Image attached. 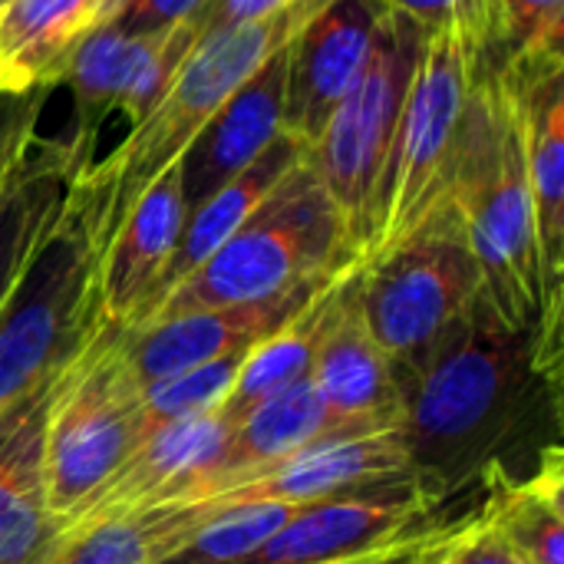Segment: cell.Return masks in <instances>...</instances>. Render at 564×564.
Here are the masks:
<instances>
[{
    "label": "cell",
    "instance_id": "cell-1",
    "mask_svg": "<svg viewBox=\"0 0 564 564\" xmlns=\"http://www.w3.org/2000/svg\"><path fill=\"white\" fill-rule=\"evenodd\" d=\"M410 476L446 506L473 479H506V449L542 403L558 406L562 380L542 373L535 334L512 327L482 291L430 350L393 373Z\"/></svg>",
    "mask_w": 564,
    "mask_h": 564
},
{
    "label": "cell",
    "instance_id": "cell-2",
    "mask_svg": "<svg viewBox=\"0 0 564 564\" xmlns=\"http://www.w3.org/2000/svg\"><path fill=\"white\" fill-rule=\"evenodd\" d=\"M473 245L496 311L519 330L539 327L542 278L519 116L499 66L486 56L469 96L463 145L446 195Z\"/></svg>",
    "mask_w": 564,
    "mask_h": 564
},
{
    "label": "cell",
    "instance_id": "cell-3",
    "mask_svg": "<svg viewBox=\"0 0 564 564\" xmlns=\"http://www.w3.org/2000/svg\"><path fill=\"white\" fill-rule=\"evenodd\" d=\"M327 3L330 0H294L274 17L208 30L198 40L162 102L139 126H132L109 155L96 159L76 178L96 212L99 254L135 198L162 172L178 165L182 152L212 112Z\"/></svg>",
    "mask_w": 564,
    "mask_h": 564
},
{
    "label": "cell",
    "instance_id": "cell-4",
    "mask_svg": "<svg viewBox=\"0 0 564 564\" xmlns=\"http://www.w3.org/2000/svg\"><path fill=\"white\" fill-rule=\"evenodd\" d=\"M350 264L360 261L347 245L340 212L304 155V162L284 175L258 212L135 327L188 311L261 301Z\"/></svg>",
    "mask_w": 564,
    "mask_h": 564
},
{
    "label": "cell",
    "instance_id": "cell-5",
    "mask_svg": "<svg viewBox=\"0 0 564 564\" xmlns=\"http://www.w3.org/2000/svg\"><path fill=\"white\" fill-rule=\"evenodd\" d=\"M99 327L96 212L73 185L66 212L0 307V406L59 373Z\"/></svg>",
    "mask_w": 564,
    "mask_h": 564
},
{
    "label": "cell",
    "instance_id": "cell-6",
    "mask_svg": "<svg viewBox=\"0 0 564 564\" xmlns=\"http://www.w3.org/2000/svg\"><path fill=\"white\" fill-rule=\"evenodd\" d=\"M482 59L486 50L459 26L423 36L413 86L377 195L373 245L364 261L406 238L440 202H446Z\"/></svg>",
    "mask_w": 564,
    "mask_h": 564
},
{
    "label": "cell",
    "instance_id": "cell-7",
    "mask_svg": "<svg viewBox=\"0 0 564 564\" xmlns=\"http://www.w3.org/2000/svg\"><path fill=\"white\" fill-rule=\"evenodd\" d=\"M423 36L426 33L416 23L387 10L354 89L307 152L311 169L340 212L347 245L357 261H364L373 245L377 195L413 86Z\"/></svg>",
    "mask_w": 564,
    "mask_h": 564
},
{
    "label": "cell",
    "instance_id": "cell-8",
    "mask_svg": "<svg viewBox=\"0 0 564 564\" xmlns=\"http://www.w3.org/2000/svg\"><path fill=\"white\" fill-rule=\"evenodd\" d=\"M142 446V380L122 327L102 324L63 367L43 443L50 522L89 499Z\"/></svg>",
    "mask_w": 564,
    "mask_h": 564
},
{
    "label": "cell",
    "instance_id": "cell-9",
    "mask_svg": "<svg viewBox=\"0 0 564 564\" xmlns=\"http://www.w3.org/2000/svg\"><path fill=\"white\" fill-rule=\"evenodd\" d=\"M482 291L479 261L449 198L406 238L357 268L364 321L393 373L416 364Z\"/></svg>",
    "mask_w": 564,
    "mask_h": 564
},
{
    "label": "cell",
    "instance_id": "cell-10",
    "mask_svg": "<svg viewBox=\"0 0 564 564\" xmlns=\"http://www.w3.org/2000/svg\"><path fill=\"white\" fill-rule=\"evenodd\" d=\"M522 132L525 175L535 215L542 314L535 357L542 373L562 380L564 314V53L529 56L499 66Z\"/></svg>",
    "mask_w": 564,
    "mask_h": 564
},
{
    "label": "cell",
    "instance_id": "cell-11",
    "mask_svg": "<svg viewBox=\"0 0 564 564\" xmlns=\"http://www.w3.org/2000/svg\"><path fill=\"white\" fill-rule=\"evenodd\" d=\"M413 476L377 479L294 506L291 519L235 564H340L446 525Z\"/></svg>",
    "mask_w": 564,
    "mask_h": 564
},
{
    "label": "cell",
    "instance_id": "cell-12",
    "mask_svg": "<svg viewBox=\"0 0 564 564\" xmlns=\"http://www.w3.org/2000/svg\"><path fill=\"white\" fill-rule=\"evenodd\" d=\"M337 274L340 271L307 278V281L284 288L261 301L188 311L178 317L152 321L145 327H122L126 354L142 383L175 377L182 370H192V367L218 360V357L248 354L261 340L278 334L288 321H294Z\"/></svg>",
    "mask_w": 564,
    "mask_h": 564
},
{
    "label": "cell",
    "instance_id": "cell-13",
    "mask_svg": "<svg viewBox=\"0 0 564 564\" xmlns=\"http://www.w3.org/2000/svg\"><path fill=\"white\" fill-rule=\"evenodd\" d=\"M383 13L380 0H330L288 40L281 132L304 152L354 89Z\"/></svg>",
    "mask_w": 564,
    "mask_h": 564
},
{
    "label": "cell",
    "instance_id": "cell-14",
    "mask_svg": "<svg viewBox=\"0 0 564 564\" xmlns=\"http://www.w3.org/2000/svg\"><path fill=\"white\" fill-rule=\"evenodd\" d=\"M357 268H347L330 288L327 321L311 364V387L327 413L354 433L400 430V387L393 364L373 340L357 294Z\"/></svg>",
    "mask_w": 564,
    "mask_h": 564
},
{
    "label": "cell",
    "instance_id": "cell-15",
    "mask_svg": "<svg viewBox=\"0 0 564 564\" xmlns=\"http://www.w3.org/2000/svg\"><path fill=\"white\" fill-rule=\"evenodd\" d=\"M228 433H231V423L218 410H208L202 416L159 430L89 499H83L63 519L50 522L46 542H56L63 535L83 532L109 519L135 516V512L172 502L175 486L202 473Z\"/></svg>",
    "mask_w": 564,
    "mask_h": 564
},
{
    "label": "cell",
    "instance_id": "cell-16",
    "mask_svg": "<svg viewBox=\"0 0 564 564\" xmlns=\"http://www.w3.org/2000/svg\"><path fill=\"white\" fill-rule=\"evenodd\" d=\"M288 43L271 53L198 129L178 159L185 215L195 212L225 182L245 172L278 135L284 119Z\"/></svg>",
    "mask_w": 564,
    "mask_h": 564
},
{
    "label": "cell",
    "instance_id": "cell-17",
    "mask_svg": "<svg viewBox=\"0 0 564 564\" xmlns=\"http://www.w3.org/2000/svg\"><path fill=\"white\" fill-rule=\"evenodd\" d=\"M330 436H364V433L344 430L327 413L311 380H301L281 390L278 397L264 400L261 406H254L248 416H241L225 436V443L215 449L212 463L175 486L172 502L218 499L231 486L248 482L264 469H271L274 463L288 459L291 453Z\"/></svg>",
    "mask_w": 564,
    "mask_h": 564
},
{
    "label": "cell",
    "instance_id": "cell-18",
    "mask_svg": "<svg viewBox=\"0 0 564 564\" xmlns=\"http://www.w3.org/2000/svg\"><path fill=\"white\" fill-rule=\"evenodd\" d=\"M185 225L178 165L162 172L126 212L99 254L102 324L126 327L159 284Z\"/></svg>",
    "mask_w": 564,
    "mask_h": 564
},
{
    "label": "cell",
    "instance_id": "cell-19",
    "mask_svg": "<svg viewBox=\"0 0 564 564\" xmlns=\"http://www.w3.org/2000/svg\"><path fill=\"white\" fill-rule=\"evenodd\" d=\"M410 476V456L403 446L400 430H380L364 436H330L317 440L288 459L274 463L261 476L231 486L221 492L218 506H241V502H314L354 486H367L377 479Z\"/></svg>",
    "mask_w": 564,
    "mask_h": 564
},
{
    "label": "cell",
    "instance_id": "cell-20",
    "mask_svg": "<svg viewBox=\"0 0 564 564\" xmlns=\"http://www.w3.org/2000/svg\"><path fill=\"white\" fill-rule=\"evenodd\" d=\"M59 373L0 406V564H33L50 535L43 443Z\"/></svg>",
    "mask_w": 564,
    "mask_h": 564
},
{
    "label": "cell",
    "instance_id": "cell-21",
    "mask_svg": "<svg viewBox=\"0 0 564 564\" xmlns=\"http://www.w3.org/2000/svg\"><path fill=\"white\" fill-rule=\"evenodd\" d=\"M83 169L63 135H33L0 185V307L53 231Z\"/></svg>",
    "mask_w": 564,
    "mask_h": 564
},
{
    "label": "cell",
    "instance_id": "cell-22",
    "mask_svg": "<svg viewBox=\"0 0 564 564\" xmlns=\"http://www.w3.org/2000/svg\"><path fill=\"white\" fill-rule=\"evenodd\" d=\"M304 155L307 152L288 132H281L245 172H238L215 195H208L195 212H188L182 235H178V245H175L159 284L152 288V294L145 297V304L135 311V317L126 327L142 324L178 281H185L205 258H212L258 212V205L284 182V175L304 162Z\"/></svg>",
    "mask_w": 564,
    "mask_h": 564
},
{
    "label": "cell",
    "instance_id": "cell-23",
    "mask_svg": "<svg viewBox=\"0 0 564 564\" xmlns=\"http://www.w3.org/2000/svg\"><path fill=\"white\" fill-rule=\"evenodd\" d=\"M162 36H129L109 23H96L66 56L59 83L73 96V116L63 142L83 172L96 162L102 122L119 109V99Z\"/></svg>",
    "mask_w": 564,
    "mask_h": 564
},
{
    "label": "cell",
    "instance_id": "cell-24",
    "mask_svg": "<svg viewBox=\"0 0 564 564\" xmlns=\"http://www.w3.org/2000/svg\"><path fill=\"white\" fill-rule=\"evenodd\" d=\"M99 17L102 0L0 3V86H59L66 56Z\"/></svg>",
    "mask_w": 564,
    "mask_h": 564
},
{
    "label": "cell",
    "instance_id": "cell-25",
    "mask_svg": "<svg viewBox=\"0 0 564 564\" xmlns=\"http://www.w3.org/2000/svg\"><path fill=\"white\" fill-rule=\"evenodd\" d=\"M218 502H165L46 542L33 564H159L195 539Z\"/></svg>",
    "mask_w": 564,
    "mask_h": 564
},
{
    "label": "cell",
    "instance_id": "cell-26",
    "mask_svg": "<svg viewBox=\"0 0 564 564\" xmlns=\"http://www.w3.org/2000/svg\"><path fill=\"white\" fill-rule=\"evenodd\" d=\"M482 512L522 564H564L562 446H552L525 476L496 482Z\"/></svg>",
    "mask_w": 564,
    "mask_h": 564
},
{
    "label": "cell",
    "instance_id": "cell-27",
    "mask_svg": "<svg viewBox=\"0 0 564 564\" xmlns=\"http://www.w3.org/2000/svg\"><path fill=\"white\" fill-rule=\"evenodd\" d=\"M334 281L294 321H288L278 334H271L254 350H248V357L241 360V370H238L228 397L215 406L231 426L241 416H248L254 406H261L264 400H271L281 390L307 380L311 364H314V350H317V340H321V330H324V321H327Z\"/></svg>",
    "mask_w": 564,
    "mask_h": 564
},
{
    "label": "cell",
    "instance_id": "cell-28",
    "mask_svg": "<svg viewBox=\"0 0 564 564\" xmlns=\"http://www.w3.org/2000/svg\"><path fill=\"white\" fill-rule=\"evenodd\" d=\"M294 506L288 502H241L221 506L188 545L159 564H235L261 549L288 519Z\"/></svg>",
    "mask_w": 564,
    "mask_h": 564
},
{
    "label": "cell",
    "instance_id": "cell-29",
    "mask_svg": "<svg viewBox=\"0 0 564 564\" xmlns=\"http://www.w3.org/2000/svg\"><path fill=\"white\" fill-rule=\"evenodd\" d=\"M245 357L248 354L218 357V360L198 364L192 370H182L175 377L142 383V443L172 423H182V420L215 410L228 397Z\"/></svg>",
    "mask_w": 564,
    "mask_h": 564
},
{
    "label": "cell",
    "instance_id": "cell-30",
    "mask_svg": "<svg viewBox=\"0 0 564 564\" xmlns=\"http://www.w3.org/2000/svg\"><path fill=\"white\" fill-rule=\"evenodd\" d=\"M486 56L496 66L564 53V0H486Z\"/></svg>",
    "mask_w": 564,
    "mask_h": 564
},
{
    "label": "cell",
    "instance_id": "cell-31",
    "mask_svg": "<svg viewBox=\"0 0 564 564\" xmlns=\"http://www.w3.org/2000/svg\"><path fill=\"white\" fill-rule=\"evenodd\" d=\"M205 33L198 30L195 20H185L178 26H172L159 43L155 50L149 53V59L142 63V69L135 73V79L129 83L126 96L119 99V116L126 119V126H139L159 102L162 96L169 93V86L175 83L178 69L185 66V59L192 56V50L198 46Z\"/></svg>",
    "mask_w": 564,
    "mask_h": 564
},
{
    "label": "cell",
    "instance_id": "cell-32",
    "mask_svg": "<svg viewBox=\"0 0 564 564\" xmlns=\"http://www.w3.org/2000/svg\"><path fill=\"white\" fill-rule=\"evenodd\" d=\"M56 86H0V185L36 135V119Z\"/></svg>",
    "mask_w": 564,
    "mask_h": 564
},
{
    "label": "cell",
    "instance_id": "cell-33",
    "mask_svg": "<svg viewBox=\"0 0 564 564\" xmlns=\"http://www.w3.org/2000/svg\"><path fill=\"white\" fill-rule=\"evenodd\" d=\"M383 10L406 17L423 33H436L446 26L466 30L482 50L489 46V13L486 0H380Z\"/></svg>",
    "mask_w": 564,
    "mask_h": 564
},
{
    "label": "cell",
    "instance_id": "cell-34",
    "mask_svg": "<svg viewBox=\"0 0 564 564\" xmlns=\"http://www.w3.org/2000/svg\"><path fill=\"white\" fill-rule=\"evenodd\" d=\"M208 0H122L102 23L129 36H162L172 26L192 20Z\"/></svg>",
    "mask_w": 564,
    "mask_h": 564
},
{
    "label": "cell",
    "instance_id": "cell-35",
    "mask_svg": "<svg viewBox=\"0 0 564 564\" xmlns=\"http://www.w3.org/2000/svg\"><path fill=\"white\" fill-rule=\"evenodd\" d=\"M440 564H522L519 555L499 539V532L486 522V512L476 509L453 532Z\"/></svg>",
    "mask_w": 564,
    "mask_h": 564
},
{
    "label": "cell",
    "instance_id": "cell-36",
    "mask_svg": "<svg viewBox=\"0 0 564 564\" xmlns=\"http://www.w3.org/2000/svg\"><path fill=\"white\" fill-rule=\"evenodd\" d=\"M294 0H208L192 20L198 23L202 33L208 30H221V26H241V23H254L264 17H274L281 10H288Z\"/></svg>",
    "mask_w": 564,
    "mask_h": 564
},
{
    "label": "cell",
    "instance_id": "cell-37",
    "mask_svg": "<svg viewBox=\"0 0 564 564\" xmlns=\"http://www.w3.org/2000/svg\"><path fill=\"white\" fill-rule=\"evenodd\" d=\"M459 522H463V519L446 522V525H440V529H433V532H423V535H416V539L397 542V545H390V549H380V552H373V555H364V558H354V562L340 564H426L443 545H446V539L453 535V529H456Z\"/></svg>",
    "mask_w": 564,
    "mask_h": 564
},
{
    "label": "cell",
    "instance_id": "cell-38",
    "mask_svg": "<svg viewBox=\"0 0 564 564\" xmlns=\"http://www.w3.org/2000/svg\"><path fill=\"white\" fill-rule=\"evenodd\" d=\"M119 3H122V0H102V17H99V23H102V20H106V17H109V13H112Z\"/></svg>",
    "mask_w": 564,
    "mask_h": 564
},
{
    "label": "cell",
    "instance_id": "cell-39",
    "mask_svg": "<svg viewBox=\"0 0 564 564\" xmlns=\"http://www.w3.org/2000/svg\"><path fill=\"white\" fill-rule=\"evenodd\" d=\"M456 529H459V525H456ZM456 529H453V532H456ZM449 539H453V535H449ZM449 539H446V545H449ZM446 545H443V549H440V552H436V555H433V558H430V562H426V564H440V558H443V552H446Z\"/></svg>",
    "mask_w": 564,
    "mask_h": 564
},
{
    "label": "cell",
    "instance_id": "cell-40",
    "mask_svg": "<svg viewBox=\"0 0 564 564\" xmlns=\"http://www.w3.org/2000/svg\"><path fill=\"white\" fill-rule=\"evenodd\" d=\"M0 3H7V0H0Z\"/></svg>",
    "mask_w": 564,
    "mask_h": 564
}]
</instances>
